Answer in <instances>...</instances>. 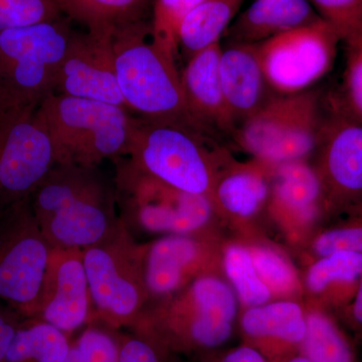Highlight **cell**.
Wrapping results in <instances>:
<instances>
[{"mask_svg": "<svg viewBox=\"0 0 362 362\" xmlns=\"http://www.w3.org/2000/svg\"><path fill=\"white\" fill-rule=\"evenodd\" d=\"M202 0H156L152 20V39L176 58L180 49L181 25L187 14Z\"/></svg>", "mask_w": 362, "mask_h": 362, "instance_id": "f546056e", "label": "cell"}, {"mask_svg": "<svg viewBox=\"0 0 362 362\" xmlns=\"http://www.w3.org/2000/svg\"><path fill=\"white\" fill-rule=\"evenodd\" d=\"M245 0H202L187 14L180 33V47L188 59L220 42Z\"/></svg>", "mask_w": 362, "mask_h": 362, "instance_id": "cb8c5ba5", "label": "cell"}, {"mask_svg": "<svg viewBox=\"0 0 362 362\" xmlns=\"http://www.w3.org/2000/svg\"><path fill=\"white\" fill-rule=\"evenodd\" d=\"M327 97L340 110L362 122V44L349 47L341 85Z\"/></svg>", "mask_w": 362, "mask_h": 362, "instance_id": "e575fe53", "label": "cell"}, {"mask_svg": "<svg viewBox=\"0 0 362 362\" xmlns=\"http://www.w3.org/2000/svg\"><path fill=\"white\" fill-rule=\"evenodd\" d=\"M59 0H0V32L61 20Z\"/></svg>", "mask_w": 362, "mask_h": 362, "instance_id": "d6a6232c", "label": "cell"}, {"mask_svg": "<svg viewBox=\"0 0 362 362\" xmlns=\"http://www.w3.org/2000/svg\"><path fill=\"white\" fill-rule=\"evenodd\" d=\"M250 252L259 279L271 293L287 295L297 289L296 272L282 255L259 247H254Z\"/></svg>", "mask_w": 362, "mask_h": 362, "instance_id": "836d02e7", "label": "cell"}, {"mask_svg": "<svg viewBox=\"0 0 362 362\" xmlns=\"http://www.w3.org/2000/svg\"><path fill=\"white\" fill-rule=\"evenodd\" d=\"M339 42L334 28L319 18L256 45L269 87L278 95L310 89L332 68Z\"/></svg>", "mask_w": 362, "mask_h": 362, "instance_id": "7c38bea8", "label": "cell"}, {"mask_svg": "<svg viewBox=\"0 0 362 362\" xmlns=\"http://www.w3.org/2000/svg\"><path fill=\"white\" fill-rule=\"evenodd\" d=\"M39 110L57 164L96 168L104 159L127 154L133 118L122 107L51 93Z\"/></svg>", "mask_w": 362, "mask_h": 362, "instance_id": "277c9868", "label": "cell"}, {"mask_svg": "<svg viewBox=\"0 0 362 362\" xmlns=\"http://www.w3.org/2000/svg\"><path fill=\"white\" fill-rule=\"evenodd\" d=\"M54 93L122 107L117 81L113 35L73 33L57 75Z\"/></svg>", "mask_w": 362, "mask_h": 362, "instance_id": "5bb4252c", "label": "cell"}, {"mask_svg": "<svg viewBox=\"0 0 362 362\" xmlns=\"http://www.w3.org/2000/svg\"><path fill=\"white\" fill-rule=\"evenodd\" d=\"M269 199L276 213L305 223L314 220L321 209L326 211L320 180L306 161L273 166Z\"/></svg>", "mask_w": 362, "mask_h": 362, "instance_id": "44dd1931", "label": "cell"}, {"mask_svg": "<svg viewBox=\"0 0 362 362\" xmlns=\"http://www.w3.org/2000/svg\"><path fill=\"white\" fill-rule=\"evenodd\" d=\"M319 18L309 0H256L235 18L225 35L228 44L258 45Z\"/></svg>", "mask_w": 362, "mask_h": 362, "instance_id": "ffe728a7", "label": "cell"}, {"mask_svg": "<svg viewBox=\"0 0 362 362\" xmlns=\"http://www.w3.org/2000/svg\"><path fill=\"white\" fill-rule=\"evenodd\" d=\"M119 362H166V354L134 333H118Z\"/></svg>", "mask_w": 362, "mask_h": 362, "instance_id": "d590c367", "label": "cell"}, {"mask_svg": "<svg viewBox=\"0 0 362 362\" xmlns=\"http://www.w3.org/2000/svg\"><path fill=\"white\" fill-rule=\"evenodd\" d=\"M342 211L346 214L345 218L314 240L313 252L317 256H327L339 251L362 255V199L352 202Z\"/></svg>", "mask_w": 362, "mask_h": 362, "instance_id": "f1b7e54d", "label": "cell"}, {"mask_svg": "<svg viewBox=\"0 0 362 362\" xmlns=\"http://www.w3.org/2000/svg\"><path fill=\"white\" fill-rule=\"evenodd\" d=\"M362 275V255L339 251L319 257L307 274V287L344 310L356 295Z\"/></svg>", "mask_w": 362, "mask_h": 362, "instance_id": "603a6c76", "label": "cell"}, {"mask_svg": "<svg viewBox=\"0 0 362 362\" xmlns=\"http://www.w3.org/2000/svg\"><path fill=\"white\" fill-rule=\"evenodd\" d=\"M21 105L25 104L21 103L11 93L7 92L2 86H0V120H1L9 111L13 110L16 107L21 106Z\"/></svg>", "mask_w": 362, "mask_h": 362, "instance_id": "ab89813d", "label": "cell"}, {"mask_svg": "<svg viewBox=\"0 0 362 362\" xmlns=\"http://www.w3.org/2000/svg\"><path fill=\"white\" fill-rule=\"evenodd\" d=\"M283 362H310L306 357L302 356V354H298L296 356L290 357V358L286 359Z\"/></svg>", "mask_w": 362, "mask_h": 362, "instance_id": "60d3db41", "label": "cell"}, {"mask_svg": "<svg viewBox=\"0 0 362 362\" xmlns=\"http://www.w3.org/2000/svg\"><path fill=\"white\" fill-rule=\"evenodd\" d=\"M117 81L127 108L154 122L173 124L204 135L185 102L176 58L133 23L113 35Z\"/></svg>", "mask_w": 362, "mask_h": 362, "instance_id": "3957f363", "label": "cell"}, {"mask_svg": "<svg viewBox=\"0 0 362 362\" xmlns=\"http://www.w3.org/2000/svg\"><path fill=\"white\" fill-rule=\"evenodd\" d=\"M223 267L243 303L256 307L270 300V290L259 279L250 250L238 245L228 247L223 256Z\"/></svg>", "mask_w": 362, "mask_h": 362, "instance_id": "83f0119b", "label": "cell"}, {"mask_svg": "<svg viewBox=\"0 0 362 362\" xmlns=\"http://www.w3.org/2000/svg\"><path fill=\"white\" fill-rule=\"evenodd\" d=\"M323 113L324 96L318 90L276 94L232 137L254 158L272 165L306 161L316 148Z\"/></svg>", "mask_w": 362, "mask_h": 362, "instance_id": "52a82bcc", "label": "cell"}, {"mask_svg": "<svg viewBox=\"0 0 362 362\" xmlns=\"http://www.w3.org/2000/svg\"><path fill=\"white\" fill-rule=\"evenodd\" d=\"M70 345V337L54 326L25 319L1 362H64Z\"/></svg>", "mask_w": 362, "mask_h": 362, "instance_id": "d4e9b609", "label": "cell"}, {"mask_svg": "<svg viewBox=\"0 0 362 362\" xmlns=\"http://www.w3.org/2000/svg\"><path fill=\"white\" fill-rule=\"evenodd\" d=\"M39 105L16 107L0 120V209L30 197L57 164Z\"/></svg>", "mask_w": 362, "mask_h": 362, "instance_id": "8fae6325", "label": "cell"}, {"mask_svg": "<svg viewBox=\"0 0 362 362\" xmlns=\"http://www.w3.org/2000/svg\"><path fill=\"white\" fill-rule=\"evenodd\" d=\"M313 154L326 211H342L362 199V122L340 110L327 96Z\"/></svg>", "mask_w": 362, "mask_h": 362, "instance_id": "4fadbf2b", "label": "cell"}, {"mask_svg": "<svg viewBox=\"0 0 362 362\" xmlns=\"http://www.w3.org/2000/svg\"><path fill=\"white\" fill-rule=\"evenodd\" d=\"M25 319L18 312L0 302V362L4 361L16 331Z\"/></svg>", "mask_w": 362, "mask_h": 362, "instance_id": "8d00e7d4", "label": "cell"}, {"mask_svg": "<svg viewBox=\"0 0 362 362\" xmlns=\"http://www.w3.org/2000/svg\"><path fill=\"white\" fill-rule=\"evenodd\" d=\"M204 250L192 235H166L149 243L144 263L149 303L180 292L197 278L194 275L201 270Z\"/></svg>", "mask_w": 362, "mask_h": 362, "instance_id": "d6986e66", "label": "cell"}, {"mask_svg": "<svg viewBox=\"0 0 362 362\" xmlns=\"http://www.w3.org/2000/svg\"><path fill=\"white\" fill-rule=\"evenodd\" d=\"M220 42L197 52L188 59L180 74L188 111L206 133L218 132L232 136L235 130L226 106L220 76Z\"/></svg>", "mask_w": 362, "mask_h": 362, "instance_id": "2e32d148", "label": "cell"}, {"mask_svg": "<svg viewBox=\"0 0 362 362\" xmlns=\"http://www.w3.org/2000/svg\"><path fill=\"white\" fill-rule=\"evenodd\" d=\"M93 308L83 252L52 249L37 312L44 321L70 335L92 322Z\"/></svg>", "mask_w": 362, "mask_h": 362, "instance_id": "9a60e30c", "label": "cell"}, {"mask_svg": "<svg viewBox=\"0 0 362 362\" xmlns=\"http://www.w3.org/2000/svg\"><path fill=\"white\" fill-rule=\"evenodd\" d=\"M237 299L232 288L211 275L195 278L185 290L147 305L131 329L168 356L220 347L232 337Z\"/></svg>", "mask_w": 362, "mask_h": 362, "instance_id": "7a4b0ae2", "label": "cell"}, {"mask_svg": "<svg viewBox=\"0 0 362 362\" xmlns=\"http://www.w3.org/2000/svg\"><path fill=\"white\" fill-rule=\"evenodd\" d=\"M220 76L235 129L276 95L267 83L256 45L228 44L223 47Z\"/></svg>", "mask_w": 362, "mask_h": 362, "instance_id": "ac0fdd59", "label": "cell"}, {"mask_svg": "<svg viewBox=\"0 0 362 362\" xmlns=\"http://www.w3.org/2000/svg\"><path fill=\"white\" fill-rule=\"evenodd\" d=\"M116 201L128 230L192 235L211 221L209 195L189 194L143 173L129 160L117 169Z\"/></svg>", "mask_w": 362, "mask_h": 362, "instance_id": "ba28073f", "label": "cell"}, {"mask_svg": "<svg viewBox=\"0 0 362 362\" xmlns=\"http://www.w3.org/2000/svg\"><path fill=\"white\" fill-rule=\"evenodd\" d=\"M306 334L299 354L310 362H358L349 337L322 309L306 314Z\"/></svg>", "mask_w": 362, "mask_h": 362, "instance_id": "4316f807", "label": "cell"}, {"mask_svg": "<svg viewBox=\"0 0 362 362\" xmlns=\"http://www.w3.org/2000/svg\"><path fill=\"white\" fill-rule=\"evenodd\" d=\"M342 313L350 329L358 339L362 340V275L351 303Z\"/></svg>", "mask_w": 362, "mask_h": 362, "instance_id": "74e56055", "label": "cell"}, {"mask_svg": "<svg viewBox=\"0 0 362 362\" xmlns=\"http://www.w3.org/2000/svg\"><path fill=\"white\" fill-rule=\"evenodd\" d=\"M69 352L77 362H119L118 332L90 322L71 340Z\"/></svg>", "mask_w": 362, "mask_h": 362, "instance_id": "1f68e13d", "label": "cell"}, {"mask_svg": "<svg viewBox=\"0 0 362 362\" xmlns=\"http://www.w3.org/2000/svg\"><path fill=\"white\" fill-rule=\"evenodd\" d=\"M246 344L269 362H283L299 354L306 334V314L291 301L251 307L240 320Z\"/></svg>", "mask_w": 362, "mask_h": 362, "instance_id": "e0dca14e", "label": "cell"}, {"mask_svg": "<svg viewBox=\"0 0 362 362\" xmlns=\"http://www.w3.org/2000/svg\"><path fill=\"white\" fill-rule=\"evenodd\" d=\"M95 169L56 164L30 195L35 220L52 249L83 251L120 226L116 194Z\"/></svg>", "mask_w": 362, "mask_h": 362, "instance_id": "6da1fadb", "label": "cell"}, {"mask_svg": "<svg viewBox=\"0 0 362 362\" xmlns=\"http://www.w3.org/2000/svg\"><path fill=\"white\" fill-rule=\"evenodd\" d=\"M221 362H269L258 349L245 343L242 346L230 350L223 356Z\"/></svg>", "mask_w": 362, "mask_h": 362, "instance_id": "f35d334b", "label": "cell"}, {"mask_svg": "<svg viewBox=\"0 0 362 362\" xmlns=\"http://www.w3.org/2000/svg\"><path fill=\"white\" fill-rule=\"evenodd\" d=\"M347 47L362 44V0H309Z\"/></svg>", "mask_w": 362, "mask_h": 362, "instance_id": "4dcf8cb0", "label": "cell"}, {"mask_svg": "<svg viewBox=\"0 0 362 362\" xmlns=\"http://www.w3.org/2000/svg\"><path fill=\"white\" fill-rule=\"evenodd\" d=\"M73 33L62 20L0 32V86L21 103L39 105L54 93Z\"/></svg>", "mask_w": 362, "mask_h": 362, "instance_id": "30bf717a", "label": "cell"}, {"mask_svg": "<svg viewBox=\"0 0 362 362\" xmlns=\"http://www.w3.org/2000/svg\"><path fill=\"white\" fill-rule=\"evenodd\" d=\"M204 136L182 126L133 118L128 160L170 187L209 197L221 153L207 149Z\"/></svg>", "mask_w": 362, "mask_h": 362, "instance_id": "8992f818", "label": "cell"}, {"mask_svg": "<svg viewBox=\"0 0 362 362\" xmlns=\"http://www.w3.org/2000/svg\"><path fill=\"white\" fill-rule=\"evenodd\" d=\"M51 252L30 197L0 209V302L23 318L37 312Z\"/></svg>", "mask_w": 362, "mask_h": 362, "instance_id": "9c48e42d", "label": "cell"}, {"mask_svg": "<svg viewBox=\"0 0 362 362\" xmlns=\"http://www.w3.org/2000/svg\"><path fill=\"white\" fill-rule=\"evenodd\" d=\"M64 13L87 26L90 33L114 35L137 23L148 0H59Z\"/></svg>", "mask_w": 362, "mask_h": 362, "instance_id": "484cf974", "label": "cell"}, {"mask_svg": "<svg viewBox=\"0 0 362 362\" xmlns=\"http://www.w3.org/2000/svg\"><path fill=\"white\" fill-rule=\"evenodd\" d=\"M273 166L255 158L218 173L209 194L214 206L237 218L255 216L269 201Z\"/></svg>", "mask_w": 362, "mask_h": 362, "instance_id": "7402d4cb", "label": "cell"}, {"mask_svg": "<svg viewBox=\"0 0 362 362\" xmlns=\"http://www.w3.org/2000/svg\"><path fill=\"white\" fill-rule=\"evenodd\" d=\"M147 246L137 243L121 220L118 230L110 237L83 250L92 300V322L98 321L114 330L130 328L146 308Z\"/></svg>", "mask_w": 362, "mask_h": 362, "instance_id": "5b68a950", "label": "cell"}]
</instances>
